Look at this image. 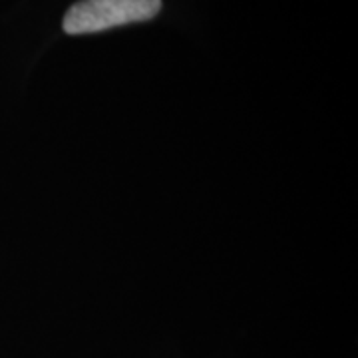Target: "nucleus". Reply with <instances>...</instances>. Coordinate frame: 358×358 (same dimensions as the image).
<instances>
[{"label": "nucleus", "instance_id": "1", "mask_svg": "<svg viewBox=\"0 0 358 358\" xmlns=\"http://www.w3.org/2000/svg\"><path fill=\"white\" fill-rule=\"evenodd\" d=\"M162 10V0H78L62 20L66 34H94L115 26L148 22Z\"/></svg>", "mask_w": 358, "mask_h": 358}]
</instances>
